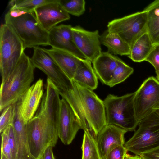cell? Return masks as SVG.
Returning a JSON list of instances; mask_svg holds the SVG:
<instances>
[{
  "label": "cell",
  "mask_w": 159,
  "mask_h": 159,
  "mask_svg": "<svg viewBox=\"0 0 159 159\" xmlns=\"http://www.w3.org/2000/svg\"><path fill=\"white\" fill-rule=\"evenodd\" d=\"M1 136L2 139L1 152L3 153L7 159H12L9 142L7 128L2 133Z\"/></svg>",
  "instance_id": "32"
},
{
  "label": "cell",
  "mask_w": 159,
  "mask_h": 159,
  "mask_svg": "<svg viewBox=\"0 0 159 159\" xmlns=\"http://www.w3.org/2000/svg\"><path fill=\"white\" fill-rule=\"evenodd\" d=\"M154 45L147 33L144 34L134 42L130 47L128 57L135 62L145 61Z\"/></svg>",
  "instance_id": "24"
},
{
  "label": "cell",
  "mask_w": 159,
  "mask_h": 159,
  "mask_svg": "<svg viewBox=\"0 0 159 159\" xmlns=\"http://www.w3.org/2000/svg\"><path fill=\"white\" fill-rule=\"evenodd\" d=\"M72 27L70 25L62 24L52 28L48 32L49 45L52 48L65 51L86 59L75 43Z\"/></svg>",
  "instance_id": "15"
},
{
  "label": "cell",
  "mask_w": 159,
  "mask_h": 159,
  "mask_svg": "<svg viewBox=\"0 0 159 159\" xmlns=\"http://www.w3.org/2000/svg\"><path fill=\"white\" fill-rule=\"evenodd\" d=\"M119 59L108 52H102L92 62L94 70L103 83L107 85Z\"/></svg>",
  "instance_id": "20"
},
{
  "label": "cell",
  "mask_w": 159,
  "mask_h": 159,
  "mask_svg": "<svg viewBox=\"0 0 159 159\" xmlns=\"http://www.w3.org/2000/svg\"><path fill=\"white\" fill-rule=\"evenodd\" d=\"M126 130L116 126L106 125L100 132L96 140L98 147L102 159L114 148L124 146L125 134Z\"/></svg>",
  "instance_id": "16"
},
{
  "label": "cell",
  "mask_w": 159,
  "mask_h": 159,
  "mask_svg": "<svg viewBox=\"0 0 159 159\" xmlns=\"http://www.w3.org/2000/svg\"><path fill=\"white\" fill-rule=\"evenodd\" d=\"M53 147L52 146L47 147L39 159H56L53 153Z\"/></svg>",
  "instance_id": "35"
},
{
  "label": "cell",
  "mask_w": 159,
  "mask_h": 159,
  "mask_svg": "<svg viewBox=\"0 0 159 159\" xmlns=\"http://www.w3.org/2000/svg\"><path fill=\"white\" fill-rule=\"evenodd\" d=\"M59 2L68 14L75 16L83 15L85 10L84 0H59Z\"/></svg>",
  "instance_id": "28"
},
{
  "label": "cell",
  "mask_w": 159,
  "mask_h": 159,
  "mask_svg": "<svg viewBox=\"0 0 159 159\" xmlns=\"http://www.w3.org/2000/svg\"><path fill=\"white\" fill-rule=\"evenodd\" d=\"M26 128L30 152L34 159H39L47 147L57 143V132L44 126L35 115L28 122Z\"/></svg>",
  "instance_id": "8"
},
{
  "label": "cell",
  "mask_w": 159,
  "mask_h": 159,
  "mask_svg": "<svg viewBox=\"0 0 159 159\" xmlns=\"http://www.w3.org/2000/svg\"><path fill=\"white\" fill-rule=\"evenodd\" d=\"M145 61L153 66L156 73L159 71V44L154 45Z\"/></svg>",
  "instance_id": "30"
},
{
  "label": "cell",
  "mask_w": 159,
  "mask_h": 159,
  "mask_svg": "<svg viewBox=\"0 0 159 159\" xmlns=\"http://www.w3.org/2000/svg\"><path fill=\"white\" fill-rule=\"evenodd\" d=\"M81 148L82 159H102L96 139L86 131H84Z\"/></svg>",
  "instance_id": "25"
},
{
  "label": "cell",
  "mask_w": 159,
  "mask_h": 159,
  "mask_svg": "<svg viewBox=\"0 0 159 159\" xmlns=\"http://www.w3.org/2000/svg\"><path fill=\"white\" fill-rule=\"evenodd\" d=\"M153 111L159 116V108L155 109Z\"/></svg>",
  "instance_id": "39"
},
{
  "label": "cell",
  "mask_w": 159,
  "mask_h": 159,
  "mask_svg": "<svg viewBox=\"0 0 159 159\" xmlns=\"http://www.w3.org/2000/svg\"><path fill=\"white\" fill-rule=\"evenodd\" d=\"M33 49V54L30 59L35 68L46 74L59 89L65 88L70 80L64 75L44 48L37 46Z\"/></svg>",
  "instance_id": "10"
},
{
  "label": "cell",
  "mask_w": 159,
  "mask_h": 159,
  "mask_svg": "<svg viewBox=\"0 0 159 159\" xmlns=\"http://www.w3.org/2000/svg\"><path fill=\"white\" fill-rule=\"evenodd\" d=\"M134 69L120 58L107 85L111 87L124 81L133 72Z\"/></svg>",
  "instance_id": "26"
},
{
  "label": "cell",
  "mask_w": 159,
  "mask_h": 159,
  "mask_svg": "<svg viewBox=\"0 0 159 159\" xmlns=\"http://www.w3.org/2000/svg\"><path fill=\"white\" fill-rule=\"evenodd\" d=\"M53 0H11L9 1L8 5L11 8H18L27 12H32L38 7Z\"/></svg>",
  "instance_id": "27"
},
{
  "label": "cell",
  "mask_w": 159,
  "mask_h": 159,
  "mask_svg": "<svg viewBox=\"0 0 159 159\" xmlns=\"http://www.w3.org/2000/svg\"><path fill=\"white\" fill-rule=\"evenodd\" d=\"M5 21L21 40L25 49L49 45V32L40 25L34 11L26 13L16 18L6 13Z\"/></svg>",
  "instance_id": "3"
},
{
  "label": "cell",
  "mask_w": 159,
  "mask_h": 159,
  "mask_svg": "<svg viewBox=\"0 0 159 159\" xmlns=\"http://www.w3.org/2000/svg\"><path fill=\"white\" fill-rule=\"evenodd\" d=\"M34 11L40 25L48 32L58 23L70 18L69 14L61 6L59 0H53L39 6Z\"/></svg>",
  "instance_id": "13"
},
{
  "label": "cell",
  "mask_w": 159,
  "mask_h": 159,
  "mask_svg": "<svg viewBox=\"0 0 159 159\" xmlns=\"http://www.w3.org/2000/svg\"><path fill=\"white\" fill-rule=\"evenodd\" d=\"M135 92L118 97L108 95L103 101L107 125L118 126L127 132L135 131L139 121L135 113L134 98Z\"/></svg>",
  "instance_id": "2"
},
{
  "label": "cell",
  "mask_w": 159,
  "mask_h": 159,
  "mask_svg": "<svg viewBox=\"0 0 159 159\" xmlns=\"http://www.w3.org/2000/svg\"><path fill=\"white\" fill-rule=\"evenodd\" d=\"M15 104L6 107L2 111L0 118V132L2 133L11 124H12L15 112Z\"/></svg>",
  "instance_id": "29"
},
{
  "label": "cell",
  "mask_w": 159,
  "mask_h": 159,
  "mask_svg": "<svg viewBox=\"0 0 159 159\" xmlns=\"http://www.w3.org/2000/svg\"><path fill=\"white\" fill-rule=\"evenodd\" d=\"M101 44L106 46L109 52L114 55L128 56L130 47L119 35L107 30L100 36Z\"/></svg>",
  "instance_id": "22"
},
{
  "label": "cell",
  "mask_w": 159,
  "mask_h": 159,
  "mask_svg": "<svg viewBox=\"0 0 159 159\" xmlns=\"http://www.w3.org/2000/svg\"></svg>",
  "instance_id": "41"
},
{
  "label": "cell",
  "mask_w": 159,
  "mask_h": 159,
  "mask_svg": "<svg viewBox=\"0 0 159 159\" xmlns=\"http://www.w3.org/2000/svg\"><path fill=\"white\" fill-rule=\"evenodd\" d=\"M124 159H145L141 155H131L126 153Z\"/></svg>",
  "instance_id": "37"
},
{
  "label": "cell",
  "mask_w": 159,
  "mask_h": 159,
  "mask_svg": "<svg viewBox=\"0 0 159 159\" xmlns=\"http://www.w3.org/2000/svg\"><path fill=\"white\" fill-rule=\"evenodd\" d=\"M43 86V80L39 79L17 102L20 114L26 124L35 115L44 94Z\"/></svg>",
  "instance_id": "14"
},
{
  "label": "cell",
  "mask_w": 159,
  "mask_h": 159,
  "mask_svg": "<svg viewBox=\"0 0 159 159\" xmlns=\"http://www.w3.org/2000/svg\"><path fill=\"white\" fill-rule=\"evenodd\" d=\"M145 159H159V147L141 155Z\"/></svg>",
  "instance_id": "34"
},
{
  "label": "cell",
  "mask_w": 159,
  "mask_h": 159,
  "mask_svg": "<svg viewBox=\"0 0 159 159\" xmlns=\"http://www.w3.org/2000/svg\"><path fill=\"white\" fill-rule=\"evenodd\" d=\"M143 11L147 14V33L154 45L159 44V0L152 2Z\"/></svg>",
  "instance_id": "23"
},
{
  "label": "cell",
  "mask_w": 159,
  "mask_h": 159,
  "mask_svg": "<svg viewBox=\"0 0 159 159\" xmlns=\"http://www.w3.org/2000/svg\"><path fill=\"white\" fill-rule=\"evenodd\" d=\"M72 30L76 47L92 63L102 52L98 30L89 31L80 26L72 27Z\"/></svg>",
  "instance_id": "11"
},
{
  "label": "cell",
  "mask_w": 159,
  "mask_h": 159,
  "mask_svg": "<svg viewBox=\"0 0 159 159\" xmlns=\"http://www.w3.org/2000/svg\"><path fill=\"white\" fill-rule=\"evenodd\" d=\"M64 75L70 80L73 79L82 59L69 52L52 48H45Z\"/></svg>",
  "instance_id": "18"
},
{
  "label": "cell",
  "mask_w": 159,
  "mask_h": 159,
  "mask_svg": "<svg viewBox=\"0 0 159 159\" xmlns=\"http://www.w3.org/2000/svg\"><path fill=\"white\" fill-rule=\"evenodd\" d=\"M157 76L156 77L157 79L159 81V71L158 72L156 73Z\"/></svg>",
  "instance_id": "40"
},
{
  "label": "cell",
  "mask_w": 159,
  "mask_h": 159,
  "mask_svg": "<svg viewBox=\"0 0 159 159\" xmlns=\"http://www.w3.org/2000/svg\"><path fill=\"white\" fill-rule=\"evenodd\" d=\"M8 131L9 142L12 159H16L17 154V143L14 129L12 124L7 128Z\"/></svg>",
  "instance_id": "31"
},
{
  "label": "cell",
  "mask_w": 159,
  "mask_h": 159,
  "mask_svg": "<svg viewBox=\"0 0 159 159\" xmlns=\"http://www.w3.org/2000/svg\"><path fill=\"white\" fill-rule=\"evenodd\" d=\"M148 16L143 10L108 22L107 30L119 35L130 46L140 36L147 33Z\"/></svg>",
  "instance_id": "6"
},
{
  "label": "cell",
  "mask_w": 159,
  "mask_h": 159,
  "mask_svg": "<svg viewBox=\"0 0 159 159\" xmlns=\"http://www.w3.org/2000/svg\"><path fill=\"white\" fill-rule=\"evenodd\" d=\"M59 90L60 95L68 103L80 122L82 129L93 136L74 80H70L66 87Z\"/></svg>",
  "instance_id": "17"
},
{
  "label": "cell",
  "mask_w": 159,
  "mask_h": 159,
  "mask_svg": "<svg viewBox=\"0 0 159 159\" xmlns=\"http://www.w3.org/2000/svg\"><path fill=\"white\" fill-rule=\"evenodd\" d=\"M74 81L92 134L96 139L98 133L107 125L103 101L93 90Z\"/></svg>",
  "instance_id": "7"
},
{
  "label": "cell",
  "mask_w": 159,
  "mask_h": 159,
  "mask_svg": "<svg viewBox=\"0 0 159 159\" xmlns=\"http://www.w3.org/2000/svg\"><path fill=\"white\" fill-rule=\"evenodd\" d=\"M139 127L124 146L128 151L141 155L159 147V116L154 111L139 121Z\"/></svg>",
  "instance_id": "5"
},
{
  "label": "cell",
  "mask_w": 159,
  "mask_h": 159,
  "mask_svg": "<svg viewBox=\"0 0 159 159\" xmlns=\"http://www.w3.org/2000/svg\"><path fill=\"white\" fill-rule=\"evenodd\" d=\"M80 129L82 127L80 122L69 104L62 98L57 125L58 138L65 145H69Z\"/></svg>",
  "instance_id": "12"
},
{
  "label": "cell",
  "mask_w": 159,
  "mask_h": 159,
  "mask_svg": "<svg viewBox=\"0 0 159 159\" xmlns=\"http://www.w3.org/2000/svg\"><path fill=\"white\" fill-rule=\"evenodd\" d=\"M23 44L13 30L5 23L0 28V70L2 83L13 71L24 53Z\"/></svg>",
  "instance_id": "4"
},
{
  "label": "cell",
  "mask_w": 159,
  "mask_h": 159,
  "mask_svg": "<svg viewBox=\"0 0 159 159\" xmlns=\"http://www.w3.org/2000/svg\"><path fill=\"white\" fill-rule=\"evenodd\" d=\"M135 92L134 108L139 121L159 108V81L154 77H149Z\"/></svg>",
  "instance_id": "9"
},
{
  "label": "cell",
  "mask_w": 159,
  "mask_h": 159,
  "mask_svg": "<svg viewBox=\"0 0 159 159\" xmlns=\"http://www.w3.org/2000/svg\"><path fill=\"white\" fill-rule=\"evenodd\" d=\"M1 159H7L3 153L1 152Z\"/></svg>",
  "instance_id": "38"
},
{
  "label": "cell",
  "mask_w": 159,
  "mask_h": 159,
  "mask_svg": "<svg viewBox=\"0 0 159 159\" xmlns=\"http://www.w3.org/2000/svg\"><path fill=\"white\" fill-rule=\"evenodd\" d=\"M34 66L30 58L24 53L16 67L0 89V111L15 104L22 97L34 80Z\"/></svg>",
  "instance_id": "1"
},
{
  "label": "cell",
  "mask_w": 159,
  "mask_h": 159,
  "mask_svg": "<svg viewBox=\"0 0 159 159\" xmlns=\"http://www.w3.org/2000/svg\"><path fill=\"white\" fill-rule=\"evenodd\" d=\"M15 114L12 124L15 133L17 143L16 159H34L30 151L27 124L25 123L21 117L17 102L15 103Z\"/></svg>",
  "instance_id": "19"
},
{
  "label": "cell",
  "mask_w": 159,
  "mask_h": 159,
  "mask_svg": "<svg viewBox=\"0 0 159 159\" xmlns=\"http://www.w3.org/2000/svg\"><path fill=\"white\" fill-rule=\"evenodd\" d=\"M127 152L124 146H119L110 151L105 159H124Z\"/></svg>",
  "instance_id": "33"
},
{
  "label": "cell",
  "mask_w": 159,
  "mask_h": 159,
  "mask_svg": "<svg viewBox=\"0 0 159 159\" xmlns=\"http://www.w3.org/2000/svg\"><path fill=\"white\" fill-rule=\"evenodd\" d=\"M28 12H27L18 8H10L7 13L12 17L16 18Z\"/></svg>",
  "instance_id": "36"
},
{
  "label": "cell",
  "mask_w": 159,
  "mask_h": 159,
  "mask_svg": "<svg viewBox=\"0 0 159 159\" xmlns=\"http://www.w3.org/2000/svg\"><path fill=\"white\" fill-rule=\"evenodd\" d=\"M89 60L82 59L73 80L92 90L98 85V78Z\"/></svg>",
  "instance_id": "21"
}]
</instances>
